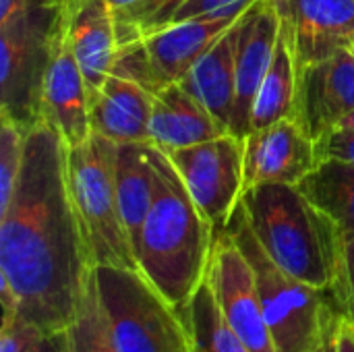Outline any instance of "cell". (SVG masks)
Here are the masks:
<instances>
[{
	"label": "cell",
	"mask_w": 354,
	"mask_h": 352,
	"mask_svg": "<svg viewBox=\"0 0 354 352\" xmlns=\"http://www.w3.org/2000/svg\"><path fill=\"white\" fill-rule=\"evenodd\" d=\"M68 0H0V114L23 133L44 122V79Z\"/></svg>",
	"instance_id": "obj_4"
},
{
	"label": "cell",
	"mask_w": 354,
	"mask_h": 352,
	"mask_svg": "<svg viewBox=\"0 0 354 352\" xmlns=\"http://www.w3.org/2000/svg\"><path fill=\"white\" fill-rule=\"evenodd\" d=\"M141 0H108V4H110V8L114 12H122V10H127V8H131V6H135Z\"/></svg>",
	"instance_id": "obj_31"
},
{
	"label": "cell",
	"mask_w": 354,
	"mask_h": 352,
	"mask_svg": "<svg viewBox=\"0 0 354 352\" xmlns=\"http://www.w3.org/2000/svg\"><path fill=\"white\" fill-rule=\"evenodd\" d=\"M301 73L305 66L351 50L354 0H272Z\"/></svg>",
	"instance_id": "obj_10"
},
{
	"label": "cell",
	"mask_w": 354,
	"mask_h": 352,
	"mask_svg": "<svg viewBox=\"0 0 354 352\" xmlns=\"http://www.w3.org/2000/svg\"><path fill=\"white\" fill-rule=\"evenodd\" d=\"M315 151H317V162L340 160L354 166V133L334 127L315 139Z\"/></svg>",
	"instance_id": "obj_29"
},
{
	"label": "cell",
	"mask_w": 354,
	"mask_h": 352,
	"mask_svg": "<svg viewBox=\"0 0 354 352\" xmlns=\"http://www.w3.org/2000/svg\"><path fill=\"white\" fill-rule=\"evenodd\" d=\"M50 346H52V340L50 338H41L35 344H31L25 352H50Z\"/></svg>",
	"instance_id": "obj_32"
},
{
	"label": "cell",
	"mask_w": 354,
	"mask_h": 352,
	"mask_svg": "<svg viewBox=\"0 0 354 352\" xmlns=\"http://www.w3.org/2000/svg\"><path fill=\"white\" fill-rule=\"evenodd\" d=\"M278 37L280 17L272 0H257L236 21V95L230 133L239 139L251 133L255 98L274 60Z\"/></svg>",
	"instance_id": "obj_11"
},
{
	"label": "cell",
	"mask_w": 354,
	"mask_h": 352,
	"mask_svg": "<svg viewBox=\"0 0 354 352\" xmlns=\"http://www.w3.org/2000/svg\"><path fill=\"white\" fill-rule=\"evenodd\" d=\"M178 311L187 324L195 352H251L224 317L207 276Z\"/></svg>",
	"instance_id": "obj_22"
},
{
	"label": "cell",
	"mask_w": 354,
	"mask_h": 352,
	"mask_svg": "<svg viewBox=\"0 0 354 352\" xmlns=\"http://www.w3.org/2000/svg\"><path fill=\"white\" fill-rule=\"evenodd\" d=\"M158 191L135 249L139 272L183 307L205 280L216 230L195 205L168 156L153 145Z\"/></svg>",
	"instance_id": "obj_2"
},
{
	"label": "cell",
	"mask_w": 354,
	"mask_h": 352,
	"mask_svg": "<svg viewBox=\"0 0 354 352\" xmlns=\"http://www.w3.org/2000/svg\"><path fill=\"white\" fill-rule=\"evenodd\" d=\"M50 352H118L102 305L95 268L85 282L75 319L52 338Z\"/></svg>",
	"instance_id": "obj_24"
},
{
	"label": "cell",
	"mask_w": 354,
	"mask_h": 352,
	"mask_svg": "<svg viewBox=\"0 0 354 352\" xmlns=\"http://www.w3.org/2000/svg\"><path fill=\"white\" fill-rule=\"evenodd\" d=\"M336 127H338V129H344V131H353L354 133V112H351L348 116H344Z\"/></svg>",
	"instance_id": "obj_33"
},
{
	"label": "cell",
	"mask_w": 354,
	"mask_h": 352,
	"mask_svg": "<svg viewBox=\"0 0 354 352\" xmlns=\"http://www.w3.org/2000/svg\"><path fill=\"white\" fill-rule=\"evenodd\" d=\"M66 151L52 124L29 131L15 193L0 214V274L17 295L19 315L50 340L75 319L95 268L71 199Z\"/></svg>",
	"instance_id": "obj_1"
},
{
	"label": "cell",
	"mask_w": 354,
	"mask_h": 352,
	"mask_svg": "<svg viewBox=\"0 0 354 352\" xmlns=\"http://www.w3.org/2000/svg\"><path fill=\"white\" fill-rule=\"evenodd\" d=\"M48 338L35 324L21 315H2L0 326V352H25L37 340Z\"/></svg>",
	"instance_id": "obj_27"
},
{
	"label": "cell",
	"mask_w": 354,
	"mask_h": 352,
	"mask_svg": "<svg viewBox=\"0 0 354 352\" xmlns=\"http://www.w3.org/2000/svg\"><path fill=\"white\" fill-rule=\"evenodd\" d=\"M166 156L214 230H224L245 191V139L226 133Z\"/></svg>",
	"instance_id": "obj_8"
},
{
	"label": "cell",
	"mask_w": 354,
	"mask_h": 352,
	"mask_svg": "<svg viewBox=\"0 0 354 352\" xmlns=\"http://www.w3.org/2000/svg\"><path fill=\"white\" fill-rule=\"evenodd\" d=\"M315 166V139L297 116L251 131L245 137V191L268 183L299 187Z\"/></svg>",
	"instance_id": "obj_12"
},
{
	"label": "cell",
	"mask_w": 354,
	"mask_h": 352,
	"mask_svg": "<svg viewBox=\"0 0 354 352\" xmlns=\"http://www.w3.org/2000/svg\"><path fill=\"white\" fill-rule=\"evenodd\" d=\"M66 33L85 77L91 106L112 75L118 56L114 10L108 0H68Z\"/></svg>",
	"instance_id": "obj_16"
},
{
	"label": "cell",
	"mask_w": 354,
	"mask_h": 352,
	"mask_svg": "<svg viewBox=\"0 0 354 352\" xmlns=\"http://www.w3.org/2000/svg\"><path fill=\"white\" fill-rule=\"evenodd\" d=\"M297 81H299L297 62H295V56L290 52V46L284 33L280 31L274 60L255 98V106L251 114V131H257L278 120L295 116Z\"/></svg>",
	"instance_id": "obj_23"
},
{
	"label": "cell",
	"mask_w": 354,
	"mask_h": 352,
	"mask_svg": "<svg viewBox=\"0 0 354 352\" xmlns=\"http://www.w3.org/2000/svg\"><path fill=\"white\" fill-rule=\"evenodd\" d=\"M241 19L239 17H214V19H191L170 23L145 37H141L151 89L180 83L191 66Z\"/></svg>",
	"instance_id": "obj_14"
},
{
	"label": "cell",
	"mask_w": 354,
	"mask_h": 352,
	"mask_svg": "<svg viewBox=\"0 0 354 352\" xmlns=\"http://www.w3.org/2000/svg\"><path fill=\"white\" fill-rule=\"evenodd\" d=\"M299 191L326 214L342 234L354 237V166L340 160H324L299 183Z\"/></svg>",
	"instance_id": "obj_21"
},
{
	"label": "cell",
	"mask_w": 354,
	"mask_h": 352,
	"mask_svg": "<svg viewBox=\"0 0 354 352\" xmlns=\"http://www.w3.org/2000/svg\"><path fill=\"white\" fill-rule=\"evenodd\" d=\"M351 52H353V54H354V44H353V46H351Z\"/></svg>",
	"instance_id": "obj_35"
},
{
	"label": "cell",
	"mask_w": 354,
	"mask_h": 352,
	"mask_svg": "<svg viewBox=\"0 0 354 352\" xmlns=\"http://www.w3.org/2000/svg\"><path fill=\"white\" fill-rule=\"evenodd\" d=\"M334 340H336V352H354V324L348 322L344 315L336 326Z\"/></svg>",
	"instance_id": "obj_30"
},
{
	"label": "cell",
	"mask_w": 354,
	"mask_h": 352,
	"mask_svg": "<svg viewBox=\"0 0 354 352\" xmlns=\"http://www.w3.org/2000/svg\"><path fill=\"white\" fill-rule=\"evenodd\" d=\"M230 133L180 83L153 91L149 143L170 154Z\"/></svg>",
	"instance_id": "obj_18"
},
{
	"label": "cell",
	"mask_w": 354,
	"mask_h": 352,
	"mask_svg": "<svg viewBox=\"0 0 354 352\" xmlns=\"http://www.w3.org/2000/svg\"><path fill=\"white\" fill-rule=\"evenodd\" d=\"M334 332H336V330H334ZM334 332H332V336H330V338H328V340H326V342H324V344H322V346H319V349H317L315 352H336V340H334Z\"/></svg>",
	"instance_id": "obj_34"
},
{
	"label": "cell",
	"mask_w": 354,
	"mask_h": 352,
	"mask_svg": "<svg viewBox=\"0 0 354 352\" xmlns=\"http://www.w3.org/2000/svg\"><path fill=\"white\" fill-rule=\"evenodd\" d=\"M207 278L216 290L220 309L251 352H276L263 315L253 268L226 230L216 232Z\"/></svg>",
	"instance_id": "obj_9"
},
{
	"label": "cell",
	"mask_w": 354,
	"mask_h": 352,
	"mask_svg": "<svg viewBox=\"0 0 354 352\" xmlns=\"http://www.w3.org/2000/svg\"><path fill=\"white\" fill-rule=\"evenodd\" d=\"M116 189L122 222L135 253L158 191V168L151 143H116Z\"/></svg>",
	"instance_id": "obj_20"
},
{
	"label": "cell",
	"mask_w": 354,
	"mask_h": 352,
	"mask_svg": "<svg viewBox=\"0 0 354 352\" xmlns=\"http://www.w3.org/2000/svg\"><path fill=\"white\" fill-rule=\"evenodd\" d=\"M102 305L118 352H195L178 311L139 270L95 266Z\"/></svg>",
	"instance_id": "obj_7"
},
{
	"label": "cell",
	"mask_w": 354,
	"mask_h": 352,
	"mask_svg": "<svg viewBox=\"0 0 354 352\" xmlns=\"http://www.w3.org/2000/svg\"><path fill=\"white\" fill-rule=\"evenodd\" d=\"M241 203L253 234L280 268L315 288L334 293L342 234L299 187L282 183L251 187Z\"/></svg>",
	"instance_id": "obj_3"
},
{
	"label": "cell",
	"mask_w": 354,
	"mask_h": 352,
	"mask_svg": "<svg viewBox=\"0 0 354 352\" xmlns=\"http://www.w3.org/2000/svg\"><path fill=\"white\" fill-rule=\"evenodd\" d=\"M68 191L95 266L137 268L116 189V143L91 133L66 151Z\"/></svg>",
	"instance_id": "obj_6"
},
{
	"label": "cell",
	"mask_w": 354,
	"mask_h": 352,
	"mask_svg": "<svg viewBox=\"0 0 354 352\" xmlns=\"http://www.w3.org/2000/svg\"><path fill=\"white\" fill-rule=\"evenodd\" d=\"M89 108L85 77L73 54L64 27L54 46L44 79V122L52 124L62 135L66 147H75L91 135Z\"/></svg>",
	"instance_id": "obj_15"
},
{
	"label": "cell",
	"mask_w": 354,
	"mask_h": 352,
	"mask_svg": "<svg viewBox=\"0 0 354 352\" xmlns=\"http://www.w3.org/2000/svg\"><path fill=\"white\" fill-rule=\"evenodd\" d=\"M236 23L191 66L180 85L230 131L236 95Z\"/></svg>",
	"instance_id": "obj_19"
},
{
	"label": "cell",
	"mask_w": 354,
	"mask_h": 352,
	"mask_svg": "<svg viewBox=\"0 0 354 352\" xmlns=\"http://www.w3.org/2000/svg\"><path fill=\"white\" fill-rule=\"evenodd\" d=\"M334 297L342 315L354 324V237L348 241H342Z\"/></svg>",
	"instance_id": "obj_28"
},
{
	"label": "cell",
	"mask_w": 354,
	"mask_h": 352,
	"mask_svg": "<svg viewBox=\"0 0 354 352\" xmlns=\"http://www.w3.org/2000/svg\"><path fill=\"white\" fill-rule=\"evenodd\" d=\"M224 230L253 268L276 352L317 351L342 317L334 293L315 288L280 268L253 234L241 201Z\"/></svg>",
	"instance_id": "obj_5"
},
{
	"label": "cell",
	"mask_w": 354,
	"mask_h": 352,
	"mask_svg": "<svg viewBox=\"0 0 354 352\" xmlns=\"http://www.w3.org/2000/svg\"><path fill=\"white\" fill-rule=\"evenodd\" d=\"M354 112V54L342 50L299 73L295 116L317 139Z\"/></svg>",
	"instance_id": "obj_13"
},
{
	"label": "cell",
	"mask_w": 354,
	"mask_h": 352,
	"mask_svg": "<svg viewBox=\"0 0 354 352\" xmlns=\"http://www.w3.org/2000/svg\"><path fill=\"white\" fill-rule=\"evenodd\" d=\"M257 0H187L170 23L191 19H214V17H239L251 8ZM168 23V25H170Z\"/></svg>",
	"instance_id": "obj_26"
},
{
	"label": "cell",
	"mask_w": 354,
	"mask_h": 352,
	"mask_svg": "<svg viewBox=\"0 0 354 352\" xmlns=\"http://www.w3.org/2000/svg\"><path fill=\"white\" fill-rule=\"evenodd\" d=\"M153 93L127 73L112 71L89 108L91 133L114 143H149Z\"/></svg>",
	"instance_id": "obj_17"
},
{
	"label": "cell",
	"mask_w": 354,
	"mask_h": 352,
	"mask_svg": "<svg viewBox=\"0 0 354 352\" xmlns=\"http://www.w3.org/2000/svg\"><path fill=\"white\" fill-rule=\"evenodd\" d=\"M25 137L27 133L0 114V214L8 207L15 193V183L25 154Z\"/></svg>",
	"instance_id": "obj_25"
}]
</instances>
